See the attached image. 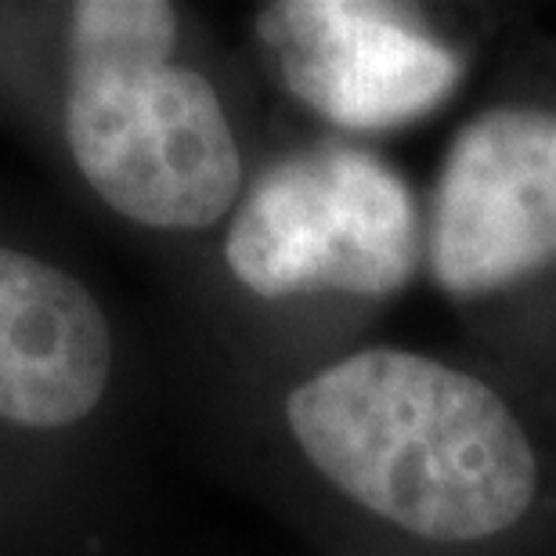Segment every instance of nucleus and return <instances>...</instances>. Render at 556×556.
Instances as JSON below:
<instances>
[{
	"label": "nucleus",
	"mask_w": 556,
	"mask_h": 556,
	"mask_svg": "<svg viewBox=\"0 0 556 556\" xmlns=\"http://www.w3.org/2000/svg\"><path fill=\"white\" fill-rule=\"evenodd\" d=\"M257 29L289 91L348 130L413 124L463 76L441 40L383 4L282 0L261 11Z\"/></svg>",
	"instance_id": "5"
},
{
	"label": "nucleus",
	"mask_w": 556,
	"mask_h": 556,
	"mask_svg": "<svg viewBox=\"0 0 556 556\" xmlns=\"http://www.w3.org/2000/svg\"><path fill=\"white\" fill-rule=\"evenodd\" d=\"M556 261V116L492 109L455 135L433 199L430 264L455 296H481Z\"/></svg>",
	"instance_id": "4"
},
{
	"label": "nucleus",
	"mask_w": 556,
	"mask_h": 556,
	"mask_svg": "<svg viewBox=\"0 0 556 556\" xmlns=\"http://www.w3.org/2000/svg\"><path fill=\"white\" fill-rule=\"evenodd\" d=\"M286 419L332 488L408 535L481 542L535 503L539 463L509 405L427 354H351L300 383Z\"/></svg>",
	"instance_id": "1"
},
{
	"label": "nucleus",
	"mask_w": 556,
	"mask_h": 556,
	"mask_svg": "<svg viewBox=\"0 0 556 556\" xmlns=\"http://www.w3.org/2000/svg\"><path fill=\"white\" fill-rule=\"evenodd\" d=\"M113 372L98 300L51 264L0 247V419L70 427L94 413Z\"/></svg>",
	"instance_id": "6"
},
{
	"label": "nucleus",
	"mask_w": 556,
	"mask_h": 556,
	"mask_svg": "<svg viewBox=\"0 0 556 556\" xmlns=\"http://www.w3.org/2000/svg\"><path fill=\"white\" fill-rule=\"evenodd\" d=\"M174 40L177 15L163 0L76 4L65 138L116 214L195 231L231 210L242 163L210 80L170 62Z\"/></svg>",
	"instance_id": "2"
},
{
	"label": "nucleus",
	"mask_w": 556,
	"mask_h": 556,
	"mask_svg": "<svg viewBox=\"0 0 556 556\" xmlns=\"http://www.w3.org/2000/svg\"><path fill=\"white\" fill-rule=\"evenodd\" d=\"M225 257L257 296L315 289L387 296L416 271V206L402 177L372 155L311 149L250 188Z\"/></svg>",
	"instance_id": "3"
}]
</instances>
